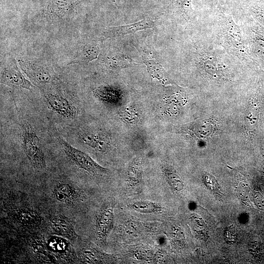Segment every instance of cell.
Instances as JSON below:
<instances>
[{"label":"cell","mask_w":264,"mask_h":264,"mask_svg":"<svg viewBox=\"0 0 264 264\" xmlns=\"http://www.w3.org/2000/svg\"><path fill=\"white\" fill-rule=\"evenodd\" d=\"M219 37L220 42L231 54L241 60L245 58L247 49L239 26L232 18L223 11L219 13Z\"/></svg>","instance_id":"1"},{"label":"cell","mask_w":264,"mask_h":264,"mask_svg":"<svg viewBox=\"0 0 264 264\" xmlns=\"http://www.w3.org/2000/svg\"><path fill=\"white\" fill-rule=\"evenodd\" d=\"M22 147L33 169L37 171L46 168V162L40 139L32 126L25 122L22 133Z\"/></svg>","instance_id":"2"},{"label":"cell","mask_w":264,"mask_h":264,"mask_svg":"<svg viewBox=\"0 0 264 264\" xmlns=\"http://www.w3.org/2000/svg\"><path fill=\"white\" fill-rule=\"evenodd\" d=\"M58 140L67 158L81 170L99 177L109 174V169L99 165L86 153L71 146L61 137H59Z\"/></svg>","instance_id":"3"},{"label":"cell","mask_w":264,"mask_h":264,"mask_svg":"<svg viewBox=\"0 0 264 264\" xmlns=\"http://www.w3.org/2000/svg\"><path fill=\"white\" fill-rule=\"evenodd\" d=\"M0 83L14 88L31 90L34 86L22 74L16 61L12 59L1 69Z\"/></svg>","instance_id":"4"},{"label":"cell","mask_w":264,"mask_h":264,"mask_svg":"<svg viewBox=\"0 0 264 264\" xmlns=\"http://www.w3.org/2000/svg\"><path fill=\"white\" fill-rule=\"evenodd\" d=\"M19 64L30 80L36 84L51 83L55 79L53 70L45 65L23 60H20Z\"/></svg>","instance_id":"5"},{"label":"cell","mask_w":264,"mask_h":264,"mask_svg":"<svg viewBox=\"0 0 264 264\" xmlns=\"http://www.w3.org/2000/svg\"><path fill=\"white\" fill-rule=\"evenodd\" d=\"M114 220L113 205L111 202H107L101 207L95 219V233L100 242L106 241L113 228Z\"/></svg>","instance_id":"6"},{"label":"cell","mask_w":264,"mask_h":264,"mask_svg":"<svg viewBox=\"0 0 264 264\" xmlns=\"http://www.w3.org/2000/svg\"><path fill=\"white\" fill-rule=\"evenodd\" d=\"M78 137L84 144L101 153L108 152L112 147L110 137L103 132L83 130L79 132Z\"/></svg>","instance_id":"7"},{"label":"cell","mask_w":264,"mask_h":264,"mask_svg":"<svg viewBox=\"0 0 264 264\" xmlns=\"http://www.w3.org/2000/svg\"><path fill=\"white\" fill-rule=\"evenodd\" d=\"M53 197L58 201L67 204H75L83 201L85 196L79 188L67 182H59L52 191Z\"/></svg>","instance_id":"8"},{"label":"cell","mask_w":264,"mask_h":264,"mask_svg":"<svg viewBox=\"0 0 264 264\" xmlns=\"http://www.w3.org/2000/svg\"><path fill=\"white\" fill-rule=\"evenodd\" d=\"M44 96L49 108L58 115L67 118H74L77 115L76 108L63 95L47 92Z\"/></svg>","instance_id":"9"},{"label":"cell","mask_w":264,"mask_h":264,"mask_svg":"<svg viewBox=\"0 0 264 264\" xmlns=\"http://www.w3.org/2000/svg\"><path fill=\"white\" fill-rule=\"evenodd\" d=\"M198 56V65L201 70L213 78L223 77L227 66L220 59L204 51H201Z\"/></svg>","instance_id":"10"},{"label":"cell","mask_w":264,"mask_h":264,"mask_svg":"<svg viewBox=\"0 0 264 264\" xmlns=\"http://www.w3.org/2000/svg\"><path fill=\"white\" fill-rule=\"evenodd\" d=\"M154 26V21L150 19H143L138 22L127 25L109 27L103 31V38L117 37L133 33L137 31L153 28Z\"/></svg>","instance_id":"11"},{"label":"cell","mask_w":264,"mask_h":264,"mask_svg":"<svg viewBox=\"0 0 264 264\" xmlns=\"http://www.w3.org/2000/svg\"><path fill=\"white\" fill-rule=\"evenodd\" d=\"M49 224L53 231L57 234L69 239H75L78 236L73 222L66 216L58 215L52 217Z\"/></svg>","instance_id":"12"},{"label":"cell","mask_w":264,"mask_h":264,"mask_svg":"<svg viewBox=\"0 0 264 264\" xmlns=\"http://www.w3.org/2000/svg\"><path fill=\"white\" fill-rule=\"evenodd\" d=\"M95 97L103 103L110 105H119L123 100V93L118 88L110 86H100L93 90Z\"/></svg>","instance_id":"13"},{"label":"cell","mask_w":264,"mask_h":264,"mask_svg":"<svg viewBox=\"0 0 264 264\" xmlns=\"http://www.w3.org/2000/svg\"><path fill=\"white\" fill-rule=\"evenodd\" d=\"M103 62L106 67L112 70L132 66L135 64L129 57L114 50L107 51L104 55Z\"/></svg>","instance_id":"14"},{"label":"cell","mask_w":264,"mask_h":264,"mask_svg":"<svg viewBox=\"0 0 264 264\" xmlns=\"http://www.w3.org/2000/svg\"><path fill=\"white\" fill-rule=\"evenodd\" d=\"M80 0H53L47 6L46 13L53 18H61L74 8Z\"/></svg>","instance_id":"15"},{"label":"cell","mask_w":264,"mask_h":264,"mask_svg":"<svg viewBox=\"0 0 264 264\" xmlns=\"http://www.w3.org/2000/svg\"><path fill=\"white\" fill-rule=\"evenodd\" d=\"M101 45L96 42L85 44L78 52L76 57L68 63L69 65L88 63L97 58L100 52Z\"/></svg>","instance_id":"16"},{"label":"cell","mask_w":264,"mask_h":264,"mask_svg":"<svg viewBox=\"0 0 264 264\" xmlns=\"http://www.w3.org/2000/svg\"><path fill=\"white\" fill-rule=\"evenodd\" d=\"M142 59L152 76L159 80L164 78V69L154 57L151 48L145 46L140 48Z\"/></svg>","instance_id":"17"},{"label":"cell","mask_w":264,"mask_h":264,"mask_svg":"<svg viewBox=\"0 0 264 264\" xmlns=\"http://www.w3.org/2000/svg\"><path fill=\"white\" fill-rule=\"evenodd\" d=\"M143 166L142 159L138 157L129 165L125 174V181L128 186L134 187L142 180Z\"/></svg>","instance_id":"18"},{"label":"cell","mask_w":264,"mask_h":264,"mask_svg":"<svg viewBox=\"0 0 264 264\" xmlns=\"http://www.w3.org/2000/svg\"><path fill=\"white\" fill-rule=\"evenodd\" d=\"M132 211L140 214H156L162 212L164 207L159 203L147 200L133 201L128 204Z\"/></svg>","instance_id":"19"},{"label":"cell","mask_w":264,"mask_h":264,"mask_svg":"<svg viewBox=\"0 0 264 264\" xmlns=\"http://www.w3.org/2000/svg\"><path fill=\"white\" fill-rule=\"evenodd\" d=\"M162 171L166 180L174 191L181 192L184 187L183 182L179 176L175 171L167 165H163L162 167Z\"/></svg>","instance_id":"20"},{"label":"cell","mask_w":264,"mask_h":264,"mask_svg":"<svg viewBox=\"0 0 264 264\" xmlns=\"http://www.w3.org/2000/svg\"><path fill=\"white\" fill-rule=\"evenodd\" d=\"M82 262L85 264H99L105 262L104 254L90 247L83 248L80 252Z\"/></svg>","instance_id":"21"},{"label":"cell","mask_w":264,"mask_h":264,"mask_svg":"<svg viewBox=\"0 0 264 264\" xmlns=\"http://www.w3.org/2000/svg\"><path fill=\"white\" fill-rule=\"evenodd\" d=\"M17 220L24 224L36 223L39 220L38 215L33 211L21 210L17 214Z\"/></svg>","instance_id":"22"},{"label":"cell","mask_w":264,"mask_h":264,"mask_svg":"<svg viewBox=\"0 0 264 264\" xmlns=\"http://www.w3.org/2000/svg\"><path fill=\"white\" fill-rule=\"evenodd\" d=\"M49 247L53 251L58 253L65 252L67 246L66 241L58 237H52L47 242Z\"/></svg>","instance_id":"23"},{"label":"cell","mask_w":264,"mask_h":264,"mask_svg":"<svg viewBox=\"0 0 264 264\" xmlns=\"http://www.w3.org/2000/svg\"><path fill=\"white\" fill-rule=\"evenodd\" d=\"M203 181L206 186L214 192L220 193V187L215 178L208 173H205L203 176Z\"/></svg>","instance_id":"24"},{"label":"cell","mask_w":264,"mask_h":264,"mask_svg":"<svg viewBox=\"0 0 264 264\" xmlns=\"http://www.w3.org/2000/svg\"><path fill=\"white\" fill-rule=\"evenodd\" d=\"M192 0H173V3L175 7L180 12L187 14L191 12Z\"/></svg>","instance_id":"25"},{"label":"cell","mask_w":264,"mask_h":264,"mask_svg":"<svg viewBox=\"0 0 264 264\" xmlns=\"http://www.w3.org/2000/svg\"><path fill=\"white\" fill-rule=\"evenodd\" d=\"M224 239L227 243H233L235 242L236 237V232L235 227L229 226L227 227L224 233Z\"/></svg>","instance_id":"26"},{"label":"cell","mask_w":264,"mask_h":264,"mask_svg":"<svg viewBox=\"0 0 264 264\" xmlns=\"http://www.w3.org/2000/svg\"><path fill=\"white\" fill-rule=\"evenodd\" d=\"M255 204L261 210L264 211V198L260 192H256L253 197Z\"/></svg>","instance_id":"27"},{"label":"cell","mask_w":264,"mask_h":264,"mask_svg":"<svg viewBox=\"0 0 264 264\" xmlns=\"http://www.w3.org/2000/svg\"><path fill=\"white\" fill-rule=\"evenodd\" d=\"M225 0H219V5L220 6H222L224 4Z\"/></svg>","instance_id":"28"}]
</instances>
